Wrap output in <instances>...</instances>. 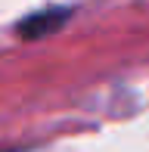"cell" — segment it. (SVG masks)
I'll list each match as a JSON object with an SVG mask.
<instances>
[{"instance_id":"6da1fadb","label":"cell","mask_w":149,"mask_h":152,"mask_svg":"<svg viewBox=\"0 0 149 152\" xmlns=\"http://www.w3.org/2000/svg\"><path fill=\"white\" fill-rule=\"evenodd\" d=\"M72 19V10L69 6H44V10L31 12L19 22V37H28V40H37V37H47V34L59 31L65 22Z\"/></svg>"}]
</instances>
